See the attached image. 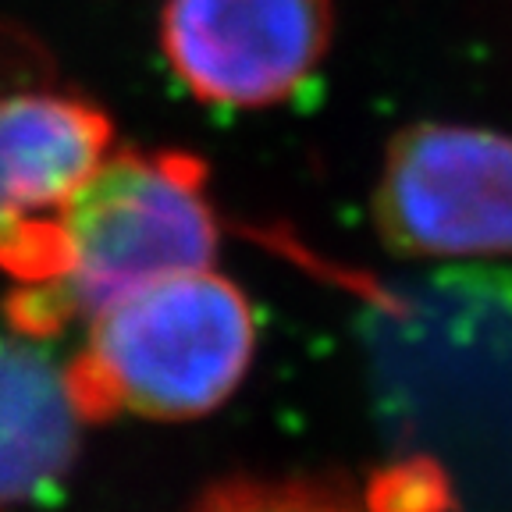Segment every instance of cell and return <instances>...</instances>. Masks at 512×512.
Instances as JSON below:
<instances>
[{"instance_id":"cell-4","label":"cell","mask_w":512,"mask_h":512,"mask_svg":"<svg viewBox=\"0 0 512 512\" xmlns=\"http://www.w3.org/2000/svg\"><path fill=\"white\" fill-rule=\"evenodd\" d=\"M331 0H168L160 47L175 79L217 107H271L313 79Z\"/></svg>"},{"instance_id":"cell-3","label":"cell","mask_w":512,"mask_h":512,"mask_svg":"<svg viewBox=\"0 0 512 512\" xmlns=\"http://www.w3.org/2000/svg\"><path fill=\"white\" fill-rule=\"evenodd\" d=\"M377 232L402 256H512V136L424 121L392 139Z\"/></svg>"},{"instance_id":"cell-2","label":"cell","mask_w":512,"mask_h":512,"mask_svg":"<svg viewBox=\"0 0 512 512\" xmlns=\"http://www.w3.org/2000/svg\"><path fill=\"white\" fill-rule=\"evenodd\" d=\"M256 352L246 292L217 271L157 281L89 320L64 388L82 424L200 420L232 399Z\"/></svg>"},{"instance_id":"cell-8","label":"cell","mask_w":512,"mask_h":512,"mask_svg":"<svg viewBox=\"0 0 512 512\" xmlns=\"http://www.w3.org/2000/svg\"><path fill=\"white\" fill-rule=\"evenodd\" d=\"M448 505L445 480L431 463H402L377 477L367 491V512H441Z\"/></svg>"},{"instance_id":"cell-5","label":"cell","mask_w":512,"mask_h":512,"mask_svg":"<svg viewBox=\"0 0 512 512\" xmlns=\"http://www.w3.org/2000/svg\"><path fill=\"white\" fill-rule=\"evenodd\" d=\"M111 118L57 89L0 96V264L111 153Z\"/></svg>"},{"instance_id":"cell-6","label":"cell","mask_w":512,"mask_h":512,"mask_svg":"<svg viewBox=\"0 0 512 512\" xmlns=\"http://www.w3.org/2000/svg\"><path fill=\"white\" fill-rule=\"evenodd\" d=\"M79 427L64 370L29 338H0V509L57 498Z\"/></svg>"},{"instance_id":"cell-7","label":"cell","mask_w":512,"mask_h":512,"mask_svg":"<svg viewBox=\"0 0 512 512\" xmlns=\"http://www.w3.org/2000/svg\"><path fill=\"white\" fill-rule=\"evenodd\" d=\"M189 512H367L349 491L317 480L235 477L207 488Z\"/></svg>"},{"instance_id":"cell-1","label":"cell","mask_w":512,"mask_h":512,"mask_svg":"<svg viewBox=\"0 0 512 512\" xmlns=\"http://www.w3.org/2000/svg\"><path fill=\"white\" fill-rule=\"evenodd\" d=\"M217 214L207 168L185 150H118L72 192L54 221V274L4 299L18 338L43 342L157 281L207 271Z\"/></svg>"}]
</instances>
